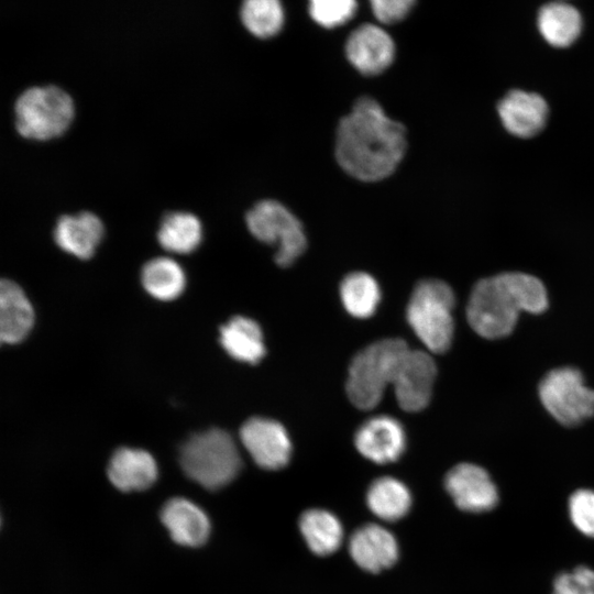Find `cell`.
<instances>
[{
    "mask_svg": "<svg viewBox=\"0 0 594 594\" xmlns=\"http://www.w3.org/2000/svg\"><path fill=\"white\" fill-rule=\"evenodd\" d=\"M407 148L405 127L373 98H359L336 133V157L350 176L377 182L397 168Z\"/></svg>",
    "mask_w": 594,
    "mask_h": 594,
    "instance_id": "6da1fadb",
    "label": "cell"
},
{
    "mask_svg": "<svg viewBox=\"0 0 594 594\" xmlns=\"http://www.w3.org/2000/svg\"><path fill=\"white\" fill-rule=\"evenodd\" d=\"M548 307L542 282L519 272L501 273L479 280L469 297L466 317L482 338L497 340L509 336L519 312L541 314Z\"/></svg>",
    "mask_w": 594,
    "mask_h": 594,
    "instance_id": "7a4b0ae2",
    "label": "cell"
},
{
    "mask_svg": "<svg viewBox=\"0 0 594 594\" xmlns=\"http://www.w3.org/2000/svg\"><path fill=\"white\" fill-rule=\"evenodd\" d=\"M179 463L188 477L209 491L228 485L242 468L233 438L218 428L189 437L180 447Z\"/></svg>",
    "mask_w": 594,
    "mask_h": 594,
    "instance_id": "3957f363",
    "label": "cell"
},
{
    "mask_svg": "<svg viewBox=\"0 0 594 594\" xmlns=\"http://www.w3.org/2000/svg\"><path fill=\"white\" fill-rule=\"evenodd\" d=\"M452 288L440 279H422L415 286L407 305V320L425 345L435 353L446 352L453 338Z\"/></svg>",
    "mask_w": 594,
    "mask_h": 594,
    "instance_id": "277c9868",
    "label": "cell"
},
{
    "mask_svg": "<svg viewBox=\"0 0 594 594\" xmlns=\"http://www.w3.org/2000/svg\"><path fill=\"white\" fill-rule=\"evenodd\" d=\"M399 338H385L359 351L351 361L346 394L358 408L371 409L378 404L384 388L392 384L396 366L408 349Z\"/></svg>",
    "mask_w": 594,
    "mask_h": 594,
    "instance_id": "5b68a950",
    "label": "cell"
},
{
    "mask_svg": "<svg viewBox=\"0 0 594 594\" xmlns=\"http://www.w3.org/2000/svg\"><path fill=\"white\" fill-rule=\"evenodd\" d=\"M18 132L29 139L45 140L63 133L74 116L70 96L54 85L25 89L14 105Z\"/></svg>",
    "mask_w": 594,
    "mask_h": 594,
    "instance_id": "8992f818",
    "label": "cell"
},
{
    "mask_svg": "<svg viewBox=\"0 0 594 594\" xmlns=\"http://www.w3.org/2000/svg\"><path fill=\"white\" fill-rule=\"evenodd\" d=\"M538 393L546 410L563 426L574 427L594 416V389L575 367L563 366L547 373Z\"/></svg>",
    "mask_w": 594,
    "mask_h": 594,
    "instance_id": "52a82bcc",
    "label": "cell"
},
{
    "mask_svg": "<svg viewBox=\"0 0 594 594\" xmlns=\"http://www.w3.org/2000/svg\"><path fill=\"white\" fill-rule=\"evenodd\" d=\"M251 233L262 242L277 246L275 262L288 266L307 246L301 222L280 202L262 200L246 213Z\"/></svg>",
    "mask_w": 594,
    "mask_h": 594,
    "instance_id": "ba28073f",
    "label": "cell"
},
{
    "mask_svg": "<svg viewBox=\"0 0 594 594\" xmlns=\"http://www.w3.org/2000/svg\"><path fill=\"white\" fill-rule=\"evenodd\" d=\"M436 375L437 366L430 354L408 348L398 361L392 382L399 406L407 411L426 407Z\"/></svg>",
    "mask_w": 594,
    "mask_h": 594,
    "instance_id": "9c48e42d",
    "label": "cell"
},
{
    "mask_svg": "<svg viewBox=\"0 0 594 594\" xmlns=\"http://www.w3.org/2000/svg\"><path fill=\"white\" fill-rule=\"evenodd\" d=\"M444 487L455 506L468 513H486L499 502L498 488L482 466L463 462L449 470Z\"/></svg>",
    "mask_w": 594,
    "mask_h": 594,
    "instance_id": "30bf717a",
    "label": "cell"
},
{
    "mask_svg": "<svg viewBox=\"0 0 594 594\" xmlns=\"http://www.w3.org/2000/svg\"><path fill=\"white\" fill-rule=\"evenodd\" d=\"M240 439L253 461L263 469H282L290 459L289 437L276 420L264 417L248 419L240 429Z\"/></svg>",
    "mask_w": 594,
    "mask_h": 594,
    "instance_id": "8fae6325",
    "label": "cell"
},
{
    "mask_svg": "<svg viewBox=\"0 0 594 594\" xmlns=\"http://www.w3.org/2000/svg\"><path fill=\"white\" fill-rule=\"evenodd\" d=\"M345 54L361 74L374 76L383 73L393 63L395 44L385 30L366 23L350 34L345 43Z\"/></svg>",
    "mask_w": 594,
    "mask_h": 594,
    "instance_id": "7c38bea8",
    "label": "cell"
},
{
    "mask_svg": "<svg viewBox=\"0 0 594 594\" xmlns=\"http://www.w3.org/2000/svg\"><path fill=\"white\" fill-rule=\"evenodd\" d=\"M354 443L366 459L384 464L394 462L402 455L406 447V435L397 419L380 415L360 426Z\"/></svg>",
    "mask_w": 594,
    "mask_h": 594,
    "instance_id": "4fadbf2b",
    "label": "cell"
},
{
    "mask_svg": "<svg viewBox=\"0 0 594 594\" xmlns=\"http://www.w3.org/2000/svg\"><path fill=\"white\" fill-rule=\"evenodd\" d=\"M497 110L506 130L519 138H530L539 133L548 117L544 99L522 90L509 91L498 103Z\"/></svg>",
    "mask_w": 594,
    "mask_h": 594,
    "instance_id": "5bb4252c",
    "label": "cell"
},
{
    "mask_svg": "<svg viewBox=\"0 0 594 594\" xmlns=\"http://www.w3.org/2000/svg\"><path fill=\"white\" fill-rule=\"evenodd\" d=\"M161 520L172 539L182 546L199 547L209 538V517L194 502L175 497L167 501L161 510Z\"/></svg>",
    "mask_w": 594,
    "mask_h": 594,
    "instance_id": "9a60e30c",
    "label": "cell"
},
{
    "mask_svg": "<svg viewBox=\"0 0 594 594\" xmlns=\"http://www.w3.org/2000/svg\"><path fill=\"white\" fill-rule=\"evenodd\" d=\"M349 551L360 568L373 573L392 566L398 558L395 537L375 524L365 525L351 536Z\"/></svg>",
    "mask_w": 594,
    "mask_h": 594,
    "instance_id": "2e32d148",
    "label": "cell"
},
{
    "mask_svg": "<svg viewBox=\"0 0 594 594\" xmlns=\"http://www.w3.org/2000/svg\"><path fill=\"white\" fill-rule=\"evenodd\" d=\"M107 473L111 484L122 492L146 490L158 476L157 464L147 451L127 447L112 454Z\"/></svg>",
    "mask_w": 594,
    "mask_h": 594,
    "instance_id": "e0dca14e",
    "label": "cell"
},
{
    "mask_svg": "<svg viewBox=\"0 0 594 594\" xmlns=\"http://www.w3.org/2000/svg\"><path fill=\"white\" fill-rule=\"evenodd\" d=\"M103 234L100 219L90 211L62 216L54 229V239L64 251L79 257H90Z\"/></svg>",
    "mask_w": 594,
    "mask_h": 594,
    "instance_id": "ac0fdd59",
    "label": "cell"
},
{
    "mask_svg": "<svg viewBox=\"0 0 594 594\" xmlns=\"http://www.w3.org/2000/svg\"><path fill=\"white\" fill-rule=\"evenodd\" d=\"M34 311L23 290L12 280L0 284V339L4 343L23 340L33 326Z\"/></svg>",
    "mask_w": 594,
    "mask_h": 594,
    "instance_id": "d6986e66",
    "label": "cell"
},
{
    "mask_svg": "<svg viewBox=\"0 0 594 594\" xmlns=\"http://www.w3.org/2000/svg\"><path fill=\"white\" fill-rule=\"evenodd\" d=\"M220 343L233 359L255 364L265 355L262 330L256 321L234 316L220 328Z\"/></svg>",
    "mask_w": 594,
    "mask_h": 594,
    "instance_id": "ffe728a7",
    "label": "cell"
},
{
    "mask_svg": "<svg viewBox=\"0 0 594 594\" xmlns=\"http://www.w3.org/2000/svg\"><path fill=\"white\" fill-rule=\"evenodd\" d=\"M538 29L550 45L565 47L579 37L582 19L574 7L564 2H551L540 9Z\"/></svg>",
    "mask_w": 594,
    "mask_h": 594,
    "instance_id": "44dd1931",
    "label": "cell"
},
{
    "mask_svg": "<svg viewBox=\"0 0 594 594\" xmlns=\"http://www.w3.org/2000/svg\"><path fill=\"white\" fill-rule=\"evenodd\" d=\"M300 532L309 549L318 556H329L338 550L343 537L339 519L324 509H308L299 519Z\"/></svg>",
    "mask_w": 594,
    "mask_h": 594,
    "instance_id": "7402d4cb",
    "label": "cell"
},
{
    "mask_svg": "<svg viewBox=\"0 0 594 594\" xmlns=\"http://www.w3.org/2000/svg\"><path fill=\"white\" fill-rule=\"evenodd\" d=\"M366 503L378 518L395 521L409 512L411 496L404 483L392 476H383L370 485Z\"/></svg>",
    "mask_w": 594,
    "mask_h": 594,
    "instance_id": "603a6c76",
    "label": "cell"
},
{
    "mask_svg": "<svg viewBox=\"0 0 594 594\" xmlns=\"http://www.w3.org/2000/svg\"><path fill=\"white\" fill-rule=\"evenodd\" d=\"M157 240L167 251L189 253L200 243L201 223L190 212H168L161 221Z\"/></svg>",
    "mask_w": 594,
    "mask_h": 594,
    "instance_id": "cb8c5ba5",
    "label": "cell"
},
{
    "mask_svg": "<svg viewBox=\"0 0 594 594\" xmlns=\"http://www.w3.org/2000/svg\"><path fill=\"white\" fill-rule=\"evenodd\" d=\"M185 280L184 271L169 257L153 258L142 270L144 288L160 300H172L178 297L184 290Z\"/></svg>",
    "mask_w": 594,
    "mask_h": 594,
    "instance_id": "d4e9b609",
    "label": "cell"
},
{
    "mask_svg": "<svg viewBox=\"0 0 594 594\" xmlns=\"http://www.w3.org/2000/svg\"><path fill=\"white\" fill-rule=\"evenodd\" d=\"M340 295L351 315L364 318L375 311L381 292L373 276L365 272H352L342 279Z\"/></svg>",
    "mask_w": 594,
    "mask_h": 594,
    "instance_id": "484cf974",
    "label": "cell"
},
{
    "mask_svg": "<svg viewBox=\"0 0 594 594\" xmlns=\"http://www.w3.org/2000/svg\"><path fill=\"white\" fill-rule=\"evenodd\" d=\"M244 26L255 36L276 35L284 23V10L277 0H248L241 7Z\"/></svg>",
    "mask_w": 594,
    "mask_h": 594,
    "instance_id": "4316f807",
    "label": "cell"
},
{
    "mask_svg": "<svg viewBox=\"0 0 594 594\" xmlns=\"http://www.w3.org/2000/svg\"><path fill=\"white\" fill-rule=\"evenodd\" d=\"M358 3L353 0H314L309 3V14L323 28H337L353 18Z\"/></svg>",
    "mask_w": 594,
    "mask_h": 594,
    "instance_id": "83f0119b",
    "label": "cell"
},
{
    "mask_svg": "<svg viewBox=\"0 0 594 594\" xmlns=\"http://www.w3.org/2000/svg\"><path fill=\"white\" fill-rule=\"evenodd\" d=\"M568 514L574 528L583 536L594 538V491L579 488L568 499Z\"/></svg>",
    "mask_w": 594,
    "mask_h": 594,
    "instance_id": "f1b7e54d",
    "label": "cell"
},
{
    "mask_svg": "<svg viewBox=\"0 0 594 594\" xmlns=\"http://www.w3.org/2000/svg\"><path fill=\"white\" fill-rule=\"evenodd\" d=\"M551 594H594V570L579 565L559 573L553 580Z\"/></svg>",
    "mask_w": 594,
    "mask_h": 594,
    "instance_id": "f546056e",
    "label": "cell"
},
{
    "mask_svg": "<svg viewBox=\"0 0 594 594\" xmlns=\"http://www.w3.org/2000/svg\"><path fill=\"white\" fill-rule=\"evenodd\" d=\"M413 0H374L371 2L375 18L384 24L404 20L414 7Z\"/></svg>",
    "mask_w": 594,
    "mask_h": 594,
    "instance_id": "4dcf8cb0",
    "label": "cell"
}]
</instances>
